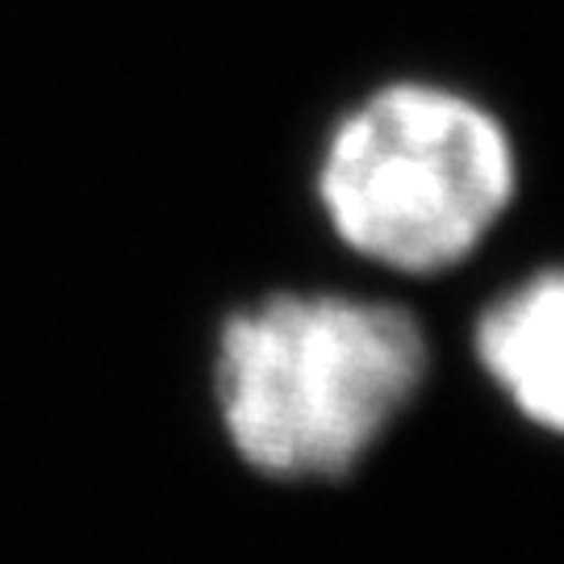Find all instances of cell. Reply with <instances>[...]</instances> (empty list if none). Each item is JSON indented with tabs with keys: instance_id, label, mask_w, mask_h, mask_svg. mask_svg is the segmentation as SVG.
I'll return each instance as SVG.
<instances>
[{
	"instance_id": "obj_3",
	"label": "cell",
	"mask_w": 564,
	"mask_h": 564,
	"mask_svg": "<svg viewBox=\"0 0 564 564\" xmlns=\"http://www.w3.org/2000/svg\"><path fill=\"white\" fill-rule=\"evenodd\" d=\"M477 356L531 423L564 435V272L535 276L489 305Z\"/></svg>"
},
{
	"instance_id": "obj_2",
	"label": "cell",
	"mask_w": 564,
	"mask_h": 564,
	"mask_svg": "<svg viewBox=\"0 0 564 564\" xmlns=\"http://www.w3.org/2000/svg\"><path fill=\"white\" fill-rule=\"evenodd\" d=\"M514 193L502 126L447 88L398 84L330 139L323 205L339 239L402 272H440L489 235Z\"/></svg>"
},
{
	"instance_id": "obj_1",
	"label": "cell",
	"mask_w": 564,
	"mask_h": 564,
	"mask_svg": "<svg viewBox=\"0 0 564 564\" xmlns=\"http://www.w3.org/2000/svg\"><path fill=\"white\" fill-rule=\"evenodd\" d=\"M423 372V330L402 305L284 293L226 323L218 402L251 468L339 477L402 414Z\"/></svg>"
}]
</instances>
